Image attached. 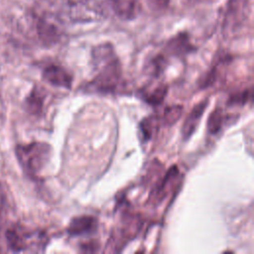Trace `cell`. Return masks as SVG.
Listing matches in <instances>:
<instances>
[{"instance_id": "obj_6", "label": "cell", "mask_w": 254, "mask_h": 254, "mask_svg": "<svg viewBox=\"0 0 254 254\" xmlns=\"http://www.w3.org/2000/svg\"><path fill=\"white\" fill-rule=\"evenodd\" d=\"M43 77L46 81L54 86L70 88L72 84L71 74L63 66L50 64L43 70Z\"/></svg>"}, {"instance_id": "obj_8", "label": "cell", "mask_w": 254, "mask_h": 254, "mask_svg": "<svg viewBox=\"0 0 254 254\" xmlns=\"http://www.w3.org/2000/svg\"><path fill=\"white\" fill-rule=\"evenodd\" d=\"M96 220L94 217L89 215H80L73 217L68 226L67 233L70 236H78L92 232L95 229Z\"/></svg>"}, {"instance_id": "obj_4", "label": "cell", "mask_w": 254, "mask_h": 254, "mask_svg": "<svg viewBox=\"0 0 254 254\" xmlns=\"http://www.w3.org/2000/svg\"><path fill=\"white\" fill-rule=\"evenodd\" d=\"M36 31L40 41L46 46L56 44L61 38V30L56 20L50 15H43L36 24Z\"/></svg>"}, {"instance_id": "obj_3", "label": "cell", "mask_w": 254, "mask_h": 254, "mask_svg": "<svg viewBox=\"0 0 254 254\" xmlns=\"http://www.w3.org/2000/svg\"><path fill=\"white\" fill-rule=\"evenodd\" d=\"M180 177V172L177 166H173L169 169L167 174L159 180V182L154 186L153 190L151 191L150 200L154 203L162 202L165 197L172 191L175 188L176 183H178Z\"/></svg>"}, {"instance_id": "obj_16", "label": "cell", "mask_w": 254, "mask_h": 254, "mask_svg": "<svg viewBox=\"0 0 254 254\" xmlns=\"http://www.w3.org/2000/svg\"><path fill=\"white\" fill-rule=\"evenodd\" d=\"M148 2L156 9L166 8L169 4V0H148Z\"/></svg>"}, {"instance_id": "obj_14", "label": "cell", "mask_w": 254, "mask_h": 254, "mask_svg": "<svg viewBox=\"0 0 254 254\" xmlns=\"http://www.w3.org/2000/svg\"><path fill=\"white\" fill-rule=\"evenodd\" d=\"M224 121V115L220 108H215L210 115L208 116L207 120V131L209 134H216L220 131L222 124Z\"/></svg>"}, {"instance_id": "obj_10", "label": "cell", "mask_w": 254, "mask_h": 254, "mask_svg": "<svg viewBox=\"0 0 254 254\" xmlns=\"http://www.w3.org/2000/svg\"><path fill=\"white\" fill-rule=\"evenodd\" d=\"M8 247L14 252H20L28 247L25 236L16 228H8L5 232Z\"/></svg>"}, {"instance_id": "obj_12", "label": "cell", "mask_w": 254, "mask_h": 254, "mask_svg": "<svg viewBox=\"0 0 254 254\" xmlns=\"http://www.w3.org/2000/svg\"><path fill=\"white\" fill-rule=\"evenodd\" d=\"M168 91V87L165 84H159L157 86H155L154 88H152L151 90H147L144 92L143 94V98L144 100L151 105H158L160 104Z\"/></svg>"}, {"instance_id": "obj_9", "label": "cell", "mask_w": 254, "mask_h": 254, "mask_svg": "<svg viewBox=\"0 0 254 254\" xmlns=\"http://www.w3.org/2000/svg\"><path fill=\"white\" fill-rule=\"evenodd\" d=\"M159 127V118L156 115H150L144 118L139 124V138L141 142L147 143L157 132Z\"/></svg>"}, {"instance_id": "obj_11", "label": "cell", "mask_w": 254, "mask_h": 254, "mask_svg": "<svg viewBox=\"0 0 254 254\" xmlns=\"http://www.w3.org/2000/svg\"><path fill=\"white\" fill-rule=\"evenodd\" d=\"M44 100H45L44 93L39 88L35 87L25 100V105L27 110L33 115L40 114L43 110Z\"/></svg>"}, {"instance_id": "obj_7", "label": "cell", "mask_w": 254, "mask_h": 254, "mask_svg": "<svg viewBox=\"0 0 254 254\" xmlns=\"http://www.w3.org/2000/svg\"><path fill=\"white\" fill-rule=\"evenodd\" d=\"M207 104H208V100L203 99L202 101L195 104L192 107L191 111L186 117V120H185V122L183 124V128H182V135L185 140H188L195 131L196 126L199 123L200 118L202 117L205 108L207 107Z\"/></svg>"}, {"instance_id": "obj_15", "label": "cell", "mask_w": 254, "mask_h": 254, "mask_svg": "<svg viewBox=\"0 0 254 254\" xmlns=\"http://www.w3.org/2000/svg\"><path fill=\"white\" fill-rule=\"evenodd\" d=\"M183 112V106L182 105H172L169 106L168 108L165 109L163 116H162V121L165 125H173L176 123Z\"/></svg>"}, {"instance_id": "obj_5", "label": "cell", "mask_w": 254, "mask_h": 254, "mask_svg": "<svg viewBox=\"0 0 254 254\" xmlns=\"http://www.w3.org/2000/svg\"><path fill=\"white\" fill-rule=\"evenodd\" d=\"M108 12L121 20L135 19L141 10L139 0H105Z\"/></svg>"}, {"instance_id": "obj_2", "label": "cell", "mask_w": 254, "mask_h": 254, "mask_svg": "<svg viewBox=\"0 0 254 254\" xmlns=\"http://www.w3.org/2000/svg\"><path fill=\"white\" fill-rule=\"evenodd\" d=\"M15 152L25 173L32 178H37L48 164L51 157V146L43 142H33L18 145Z\"/></svg>"}, {"instance_id": "obj_1", "label": "cell", "mask_w": 254, "mask_h": 254, "mask_svg": "<svg viewBox=\"0 0 254 254\" xmlns=\"http://www.w3.org/2000/svg\"><path fill=\"white\" fill-rule=\"evenodd\" d=\"M92 61L97 71L88 83V89L95 92H113L120 85L121 67L112 45L105 43L92 50Z\"/></svg>"}, {"instance_id": "obj_13", "label": "cell", "mask_w": 254, "mask_h": 254, "mask_svg": "<svg viewBox=\"0 0 254 254\" xmlns=\"http://www.w3.org/2000/svg\"><path fill=\"white\" fill-rule=\"evenodd\" d=\"M168 50L172 54L176 55H184L190 51V45L186 35H180L174 39H172L168 44Z\"/></svg>"}]
</instances>
